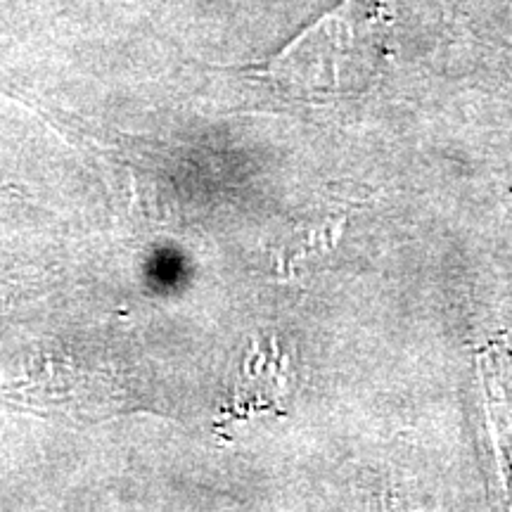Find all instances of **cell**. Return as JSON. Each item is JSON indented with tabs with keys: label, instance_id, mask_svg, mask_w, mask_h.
<instances>
[{
	"label": "cell",
	"instance_id": "6da1fadb",
	"mask_svg": "<svg viewBox=\"0 0 512 512\" xmlns=\"http://www.w3.org/2000/svg\"><path fill=\"white\" fill-rule=\"evenodd\" d=\"M389 17L382 0H344L306 29L271 64V74L302 95L361 93L387 55Z\"/></svg>",
	"mask_w": 512,
	"mask_h": 512
}]
</instances>
